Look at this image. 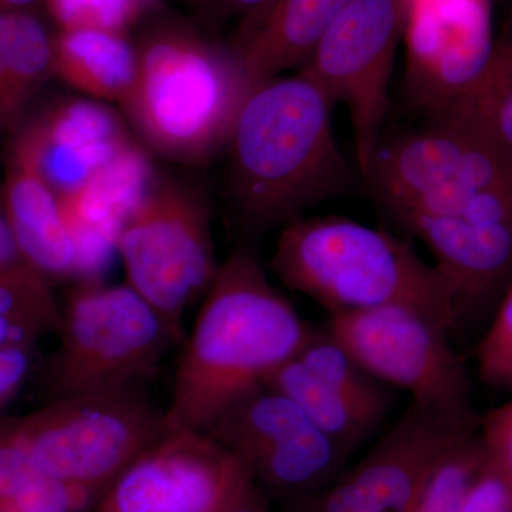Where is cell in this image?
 Wrapping results in <instances>:
<instances>
[{"instance_id":"6da1fadb","label":"cell","mask_w":512,"mask_h":512,"mask_svg":"<svg viewBox=\"0 0 512 512\" xmlns=\"http://www.w3.org/2000/svg\"><path fill=\"white\" fill-rule=\"evenodd\" d=\"M365 181L403 231L419 238L464 319L512 281V158L450 119L383 136Z\"/></svg>"},{"instance_id":"7a4b0ae2","label":"cell","mask_w":512,"mask_h":512,"mask_svg":"<svg viewBox=\"0 0 512 512\" xmlns=\"http://www.w3.org/2000/svg\"><path fill=\"white\" fill-rule=\"evenodd\" d=\"M247 249L222 262L175 372L165 429L201 430L298 355L312 333Z\"/></svg>"},{"instance_id":"3957f363","label":"cell","mask_w":512,"mask_h":512,"mask_svg":"<svg viewBox=\"0 0 512 512\" xmlns=\"http://www.w3.org/2000/svg\"><path fill=\"white\" fill-rule=\"evenodd\" d=\"M332 101L302 73L248 94L228 141V190L249 231L285 227L320 202L352 190L336 141Z\"/></svg>"},{"instance_id":"277c9868","label":"cell","mask_w":512,"mask_h":512,"mask_svg":"<svg viewBox=\"0 0 512 512\" xmlns=\"http://www.w3.org/2000/svg\"><path fill=\"white\" fill-rule=\"evenodd\" d=\"M285 288L313 299L329 316L407 305L453 333L456 295L409 239L340 217H302L282 227L271 262Z\"/></svg>"},{"instance_id":"5b68a950","label":"cell","mask_w":512,"mask_h":512,"mask_svg":"<svg viewBox=\"0 0 512 512\" xmlns=\"http://www.w3.org/2000/svg\"><path fill=\"white\" fill-rule=\"evenodd\" d=\"M136 83L123 104L156 153L204 164L228 146L249 89L231 47L184 23H161L137 49Z\"/></svg>"},{"instance_id":"8992f818","label":"cell","mask_w":512,"mask_h":512,"mask_svg":"<svg viewBox=\"0 0 512 512\" xmlns=\"http://www.w3.org/2000/svg\"><path fill=\"white\" fill-rule=\"evenodd\" d=\"M62 311L60 346L43 373L47 402L137 387L157 375L177 345L160 315L128 285L79 282Z\"/></svg>"},{"instance_id":"52a82bcc","label":"cell","mask_w":512,"mask_h":512,"mask_svg":"<svg viewBox=\"0 0 512 512\" xmlns=\"http://www.w3.org/2000/svg\"><path fill=\"white\" fill-rule=\"evenodd\" d=\"M2 424L46 474L99 498L167 431L138 386L53 400Z\"/></svg>"},{"instance_id":"ba28073f","label":"cell","mask_w":512,"mask_h":512,"mask_svg":"<svg viewBox=\"0 0 512 512\" xmlns=\"http://www.w3.org/2000/svg\"><path fill=\"white\" fill-rule=\"evenodd\" d=\"M117 254L127 285L160 315L175 343L183 342L185 312L220 269L204 195L178 181L151 185L121 227Z\"/></svg>"},{"instance_id":"9c48e42d","label":"cell","mask_w":512,"mask_h":512,"mask_svg":"<svg viewBox=\"0 0 512 512\" xmlns=\"http://www.w3.org/2000/svg\"><path fill=\"white\" fill-rule=\"evenodd\" d=\"M325 329L375 379L409 393L421 412L461 429L480 426L451 333L426 312L380 306L329 316Z\"/></svg>"},{"instance_id":"30bf717a","label":"cell","mask_w":512,"mask_h":512,"mask_svg":"<svg viewBox=\"0 0 512 512\" xmlns=\"http://www.w3.org/2000/svg\"><path fill=\"white\" fill-rule=\"evenodd\" d=\"M266 495L288 505L325 490L352 454L286 394L261 384L229 404L207 430Z\"/></svg>"},{"instance_id":"8fae6325","label":"cell","mask_w":512,"mask_h":512,"mask_svg":"<svg viewBox=\"0 0 512 512\" xmlns=\"http://www.w3.org/2000/svg\"><path fill=\"white\" fill-rule=\"evenodd\" d=\"M406 0H353L298 70L349 111L365 180L383 138Z\"/></svg>"},{"instance_id":"7c38bea8","label":"cell","mask_w":512,"mask_h":512,"mask_svg":"<svg viewBox=\"0 0 512 512\" xmlns=\"http://www.w3.org/2000/svg\"><path fill=\"white\" fill-rule=\"evenodd\" d=\"M249 480L247 468L207 431H165L92 512H224Z\"/></svg>"},{"instance_id":"4fadbf2b","label":"cell","mask_w":512,"mask_h":512,"mask_svg":"<svg viewBox=\"0 0 512 512\" xmlns=\"http://www.w3.org/2000/svg\"><path fill=\"white\" fill-rule=\"evenodd\" d=\"M402 39L410 99L429 119L476 86L493 56L490 0H406Z\"/></svg>"},{"instance_id":"5bb4252c","label":"cell","mask_w":512,"mask_h":512,"mask_svg":"<svg viewBox=\"0 0 512 512\" xmlns=\"http://www.w3.org/2000/svg\"><path fill=\"white\" fill-rule=\"evenodd\" d=\"M477 429L450 426L410 404L362 460L346 467L325 490L288 505V510L414 512L424 480L444 448Z\"/></svg>"},{"instance_id":"9a60e30c","label":"cell","mask_w":512,"mask_h":512,"mask_svg":"<svg viewBox=\"0 0 512 512\" xmlns=\"http://www.w3.org/2000/svg\"><path fill=\"white\" fill-rule=\"evenodd\" d=\"M153 184L146 151L128 141L83 187L57 195L72 237L77 281H101L117 254L124 221Z\"/></svg>"},{"instance_id":"2e32d148","label":"cell","mask_w":512,"mask_h":512,"mask_svg":"<svg viewBox=\"0 0 512 512\" xmlns=\"http://www.w3.org/2000/svg\"><path fill=\"white\" fill-rule=\"evenodd\" d=\"M2 207L26 264L46 279L76 278V255L59 197L40 171L26 128L10 151Z\"/></svg>"},{"instance_id":"e0dca14e","label":"cell","mask_w":512,"mask_h":512,"mask_svg":"<svg viewBox=\"0 0 512 512\" xmlns=\"http://www.w3.org/2000/svg\"><path fill=\"white\" fill-rule=\"evenodd\" d=\"M353 0H271L242 19L232 53L249 89L301 69Z\"/></svg>"},{"instance_id":"ac0fdd59","label":"cell","mask_w":512,"mask_h":512,"mask_svg":"<svg viewBox=\"0 0 512 512\" xmlns=\"http://www.w3.org/2000/svg\"><path fill=\"white\" fill-rule=\"evenodd\" d=\"M26 130L40 171L57 195L83 187L131 141L119 116L93 100L63 101Z\"/></svg>"},{"instance_id":"d6986e66","label":"cell","mask_w":512,"mask_h":512,"mask_svg":"<svg viewBox=\"0 0 512 512\" xmlns=\"http://www.w3.org/2000/svg\"><path fill=\"white\" fill-rule=\"evenodd\" d=\"M137 49L121 33L63 30L55 39V74L80 92L123 106L136 83Z\"/></svg>"},{"instance_id":"ffe728a7","label":"cell","mask_w":512,"mask_h":512,"mask_svg":"<svg viewBox=\"0 0 512 512\" xmlns=\"http://www.w3.org/2000/svg\"><path fill=\"white\" fill-rule=\"evenodd\" d=\"M264 384L286 394L350 454L376 433L384 421L313 376L296 357L279 367Z\"/></svg>"},{"instance_id":"44dd1931","label":"cell","mask_w":512,"mask_h":512,"mask_svg":"<svg viewBox=\"0 0 512 512\" xmlns=\"http://www.w3.org/2000/svg\"><path fill=\"white\" fill-rule=\"evenodd\" d=\"M474 128L512 158V16L495 39L493 56L467 96L443 116Z\"/></svg>"},{"instance_id":"7402d4cb","label":"cell","mask_w":512,"mask_h":512,"mask_svg":"<svg viewBox=\"0 0 512 512\" xmlns=\"http://www.w3.org/2000/svg\"><path fill=\"white\" fill-rule=\"evenodd\" d=\"M5 60L10 111L18 124L30 99L55 74V39L29 10L5 13Z\"/></svg>"},{"instance_id":"603a6c76","label":"cell","mask_w":512,"mask_h":512,"mask_svg":"<svg viewBox=\"0 0 512 512\" xmlns=\"http://www.w3.org/2000/svg\"><path fill=\"white\" fill-rule=\"evenodd\" d=\"M487 460L480 430L468 431L444 448L433 464L414 512H463L468 490Z\"/></svg>"},{"instance_id":"cb8c5ba5","label":"cell","mask_w":512,"mask_h":512,"mask_svg":"<svg viewBox=\"0 0 512 512\" xmlns=\"http://www.w3.org/2000/svg\"><path fill=\"white\" fill-rule=\"evenodd\" d=\"M0 319L43 338L59 335L63 311L45 276L23 262L0 269Z\"/></svg>"},{"instance_id":"d4e9b609","label":"cell","mask_w":512,"mask_h":512,"mask_svg":"<svg viewBox=\"0 0 512 512\" xmlns=\"http://www.w3.org/2000/svg\"><path fill=\"white\" fill-rule=\"evenodd\" d=\"M49 5L63 30L97 29L121 35L146 6L141 0H49Z\"/></svg>"},{"instance_id":"484cf974","label":"cell","mask_w":512,"mask_h":512,"mask_svg":"<svg viewBox=\"0 0 512 512\" xmlns=\"http://www.w3.org/2000/svg\"><path fill=\"white\" fill-rule=\"evenodd\" d=\"M481 379L498 390L512 389V281L477 350Z\"/></svg>"},{"instance_id":"4316f807","label":"cell","mask_w":512,"mask_h":512,"mask_svg":"<svg viewBox=\"0 0 512 512\" xmlns=\"http://www.w3.org/2000/svg\"><path fill=\"white\" fill-rule=\"evenodd\" d=\"M45 474L0 423V507L15 504Z\"/></svg>"},{"instance_id":"83f0119b","label":"cell","mask_w":512,"mask_h":512,"mask_svg":"<svg viewBox=\"0 0 512 512\" xmlns=\"http://www.w3.org/2000/svg\"><path fill=\"white\" fill-rule=\"evenodd\" d=\"M478 430L488 461L512 485V400L485 414Z\"/></svg>"},{"instance_id":"f1b7e54d","label":"cell","mask_w":512,"mask_h":512,"mask_svg":"<svg viewBox=\"0 0 512 512\" xmlns=\"http://www.w3.org/2000/svg\"><path fill=\"white\" fill-rule=\"evenodd\" d=\"M463 512H512V485L488 458L468 490Z\"/></svg>"},{"instance_id":"f546056e","label":"cell","mask_w":512,"mask_h":512,"mask_svg":"<svg viewBox=\"0 0 512 512\" xmlns=\"http://www.w3.org/2000/svg\"><path fill=\"white\" fill-rule=\"evenodd\" d=\"M33 346L0 348V410L8 406L28 380Z\"/></svg>"},{"instance_id":"4dcf8cb0","label":"cell","mask_w":512,"mask_h":512,"mask_svg":"<svg viewBox=\"0 0 512 512\" xmlns=\"http://www.w3.org/2000/svg\"><path fill=\"white\" fill-rule=\"evenodd\" d=\"M184 5L210 19L247 18L271 0H181Z\"/></svg>"},{"instance_id":"1f68e13d","label":"cell","mask_w":512,"mask_h":512,"mask_svg":"<svg viewBox=\"0 0 512 512\" xmlns=\"http://www.w3.org/2000/svg\"><path fill=\"white\" fill-rule=\"evenodd\" d=\"M224 512H274L268 495L251 480L242 485Z\"/></svg>"},{"instance_id":"d6a6232c","label":"cell","mask_w":512,"mask_h":512,"mask_svg":"<svg viewBox=\"0 0 512 512\" xmlns=\"http://www.w3.org/2000/svg\"><path fill=\"white\" fill-rule=\"evenodd\" d=\"M5 10H0V134L16 126L9 104L5 60Z\"/></svg>"},{"instance_id":"836d02e7","label":"cell","mask_w":512,"mask_h":512,"mask_svg":"<svg viewBox=\"0 0 512 512\" xmlns=\"http://www.w3.org/2000/svg\"><path fill=\"white\" fill-rule=\"evenodd\" d=\"M23 262L25 261H23L12 231H10L5 211L0 205V269L10 268V266L23 264Z\"/></svg>"},{"instance_id":"e575fe53","label":"cell","mask_w":512,"mask_h":512,"mask_svg":"<svg viewBox=\"0 0 512 512\" xmlns=\"http://www.w3.org/2000/svg\"><path fill=\"white\" fill-rule=\"evenodd\" d=\"M40 0H0V10L12 12V10H28L35 6Z\"/></svg>"},{"instance_id":"d590c367","label":"cell","mask_w":512,"mask_h":512,"mask_svg":"<svg viewBox=\"0 0 512 512\" xmlns=\"http://www.w3.org/2000/svg\"><path fill=\"white\" fill-rule=\"evenodd\" d=\"M0 512H16V511L10 510V508H8V507H0Z\"/></svg>"}]
</instances>
